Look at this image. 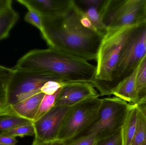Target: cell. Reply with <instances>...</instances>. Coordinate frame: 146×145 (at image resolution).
Here are the masks:
<instances>
[{
  "instance_id": "cell-21",
  "label": "cell",
  "mask_w": 146,
  "mask_h": 145,
  "mask_svg": "<svg viewBox=\"0 0 146 145\" xmlns=\"http://www.w3.org/2000/svg\"><path fill=\"white\" fill-rule=\"evenodd\" d=\"M61 89L52 95L44 94L33 121H36L54 106L56 100L60 93Z\"/></svg>"
},
{
  "instance_id": "cell-12",
  "label": "cell",
  "mask_w": 146,
  "mask_h": 145,
  "mask_svg": "<svg viewBox=\"0 0 146 145\" xmlns=\"http://www.w3.org/2000/svg\"><path fill=\"white\" fill-rule=\"evenodd\" d=\"M139 66L131 75L120 82L112 89V94L129 104L137 103L139 97L136 91V79Z\"/></svg>"
},
{
  "instance_id": "cell-2",
  "label": "cell",
  "mask_w": 146,
  "mask_h": 145,
  "mask_svg": "<svg viewBox=\"0 0 146 145\" xmlns=\"http://www.w3.org/2000/svg\"><path fill=\"white\" fill-rule=\"evenodd\" d=\"M13 69L51 73L66 82L92 84L96 72V66L87 60L50 47L31 50L19 59Z\"/></svg>"
},
{
  "instance_id": "cell-33",
  "label": "cell",
  "mask_w": 146,
  "mask_h": 145,
  "mask_svg": "<svg viewBox=\"0 0 146 145\" xmlns=\"http://www.w3.org/2000/svg\"><path fill=\"white\" fill-rule=\"evenodd\" d=\"M13 72V69L0 65V77L9 76L12 74Z\"/></svg>"
},
{
  "instance_id": "cell-22",
  "label": "cell",
  "mask_w": 146,
  "mask_h": 145,
  "mask_svg": "<svg viewBox=\"0 0 146 145\" xmlns=\"http://www.w3.org/2000/svg\"><path fill=\"white\" fill-rule=\"evenodd\" d=\"M28 12L25 17V21L36 27L41 32L43 39L47 41V36L43 22L42 16L34 10L28 9Z\"/></svg>"
},
{
  "instance_id": "cell-25",
  "label": "cell",
  "mask_w": 146,
  "mask_h": 145,
  "mask_svg": "<svg viewBox=\"0 0 146 145\" xmlns=\"http://www.w3.org/2000/svg\"><path fill=\"white\" fill-rule=\"evenodd\" d=\"M95 145H122L121 128L111 135L99 140Z\"/></svg>"
},
{
  "instance_id": "cell-11",
  "label": "cell",
  "mask_w": 146,
  "mask_h": 145,
  "mask_svg": "<svg viewBox=\"0 0 146 145\" xmlns=\"http://www.w3.org/2000/svg\"><path fill=\"white\" fill-rule=\"evenodd\" d=\"M17 1L27 9H33L42 17L64 14L74 3V0H18Z\"/></svg>"
},
{
  "instance_id": "cell-5",
  "label": "cell",
  "mask_w": 146,
  "mask_h": 145,
  "mask_svg": "<svg viewBox=\"0 0 146 145\" xmlns=\"http://www.w3.org/2000/svg\"><path fill=\"white\" fill-rule=\"evenodd\" d=\"M101 100L91 97L69 107L57 140L66 143L87 130L97 118Z\"/></svg>"
},
{
  "instance_id": "cell-19",
  "label": "cell",
  "mask_w": 146,
  "mask_h": 145,
  "mask_svg": "<svg viewBox=\"0 0 146 145\" xmlns=\"http://www.w3.org/2000/svg\"><path fill=\"white\" fill-rule=\"evenodd\" d=\"M136 87L139 99L146 90V56L139 65L136 76Z\"/></svg>"
},
{
  "instance_id": "cell-7",
  "label": "cell",
  "mask_w": 146,
  "mask_h": 145,
  "mask_svg": "<svg viewBox=\"0 0 146 145\" xmlns=\"http://www.w3.org/2000/svg\"><path fill=\"white\" fill-rule=\"evenodd\" d=\"M146 23L138 26L129 38L120 55L109 85L111 95L112 89L131 75L146 56L145 43Z\"/></svg>"
},
{
  "instance_id": "cell-8",
  "label": "cell",
  "mask_w": 146,
  "mask_h": 145,
  "mask_svg": "<svg viewBox=\"0 0 146 145\" xmlns=\"http://www.w3.org/2000/svg\"><path fill=\"white\" fill-rule=\"evenodd\" d=\"M129 104L116 97L102 99L97 118L84 135L95 134L100 140L114 133L121 127Z\"/></svg>"
},
{
  "instance_id": "cell-1",
  "label": "cell",
  "mask_w": 146,
  "mask_h": 145,
  "mask_svg": "<svg viewBox=\"0 0 146 145\" xmlns=\"http://www.w3.org/2000/svg\"><path fill=\"white\" fill-rule=\"evenodd\" d=\"M42 18L49 47L87 61L96 60L106 32L94 29L75 1L64 14Z\"/></svg>"
},
{
  "instance_id": "cell-28",
  "label": "cell",
  "mask_w": 146,
  "mask_h": 145,
  "mask_svg": "<svg viewBox=\"0 0 146 145\" xmlns=\"http://www.w3.org/2000/svg\"><path fill=\"white\" fill-rule=\"evenodd\" d=\"M18 141L15 138L0 133V143L7 145H16Z\"/></svg>"
},
{
  "instance_id": "cell-32",
  "label": "cell",
  "mask_w": 146,
  "mask_h": 145,
  "mask_svg": "<svg viewBox=\"0 0 146 145\" xmlns=\"http://www.w3.org/2000/svg\"><path fill=\"white\" fill-rule=\"evenodd\" d=\"M135 104L146 116V95L141 97Z\"/></svg>"
},
{
  "instance_id": "cell-29",
  "label": "cell",
  "mask_w": 146,
  "mask_h": 145,
  "mask_svg": "<svg viewBox=\"0 0 146 145\" xmlns=\"http://www.w3.org/2000/svg\"><path fill=\"white\" fill-rule=\"evenodd\" d=\"M32 145H66V143L58 140L52 141H44L35 138Z\"/></svg>"
},
{
  "instance_id": "cell-38",
  "label": "cell",
  "mask_w": 146,
  "mask_h": 145,
  "mask_svg": "<svg viewBox=\"0 0 146 145\" xmlns=\"http://www.w3.org/2000/svg\"></svg>"
},
{
  "instance_id": "cell-9",
  "label": "cell",
  "mask_w": 146,
  "mask_h": 145,
  "mask_svg": "<svg viewBox=\"0 0 146 145\" xmlns=\"http://www.w3.org/2000/svg\"><path fill=\"white\" fill-rule=\"evenodd\" d=\"M69 107L54 106L36 121L33 122L35 129V138L44 141L57 140Z\"/></svg>"
},
{
  "instance_id": "cell-27",
  "label": "cell",
  "mask_w": 146,
  "mask_h": 145,
  "mask_svg": "<svg viewBox=\"0 0 146 145\" xmlns=\"http://www.w3.org/2000/svg\"><path fill=\"white\" fill-rule=\"evenodd\" d=\"M105 0H80L76 1V3L79 7L83 8H80L84 9L90 8L98 9L100 12L101 8L104 3Z\"/></svg>"
},
{
  "instance_id": "cell-20",
  "label": "cell",
  "mask_w": 146,
  "mask_h": 145,
  "mask_svg": "<svg viewBox=\"0 0 146 145\" xmlns=\"http://www.w3.org/2000/svg\"><path fill=\"white\" fill-rule=\"evenodd\" d=\"M1 133L12 137L23 138L25 136H35V129L33 122L19 126L8 131L1 132Z\"/></svg>"
},
{
  "instance_id": "cell-23",
  "label": "cell",
  "mask_w": 146,
  "mask_h": 145,
  "mask_svg": "<svg viewBox=\"0 0 146 145\" xmlns=\"http://www.w3.org/2000/svg\"><path fill=\"white\" fill-rule=\"evenodd\" d=\"M95 134L86 135L66 142V145H95L99 140Z\"/></svg>"
},
{
  "instance_id": "cell-6",
  "label": "cell",
  "mask_w": 146,
  "mask_h": 145,
  "mask_svg": "<svg viewBox=\"0 0 146 145\" xmlns=\"http://www.w3.org/2000/svg\"><path fill=\"white\" fill-rule=\"evenodd\" d=\"M8 82V104L13 105L41 92L43 85L50 81H64L51 73L15 70Z\"/></svg>"
},
{
  "instance_id": "cell-24",
  "label": "cell",
  "mask_w": 146,
  "mask_h": 145,
  "mask_svg": "<svg viewBox=\"0 0 146 145\" xmlns=\"http://www.w3.org/2000/svg\"><path fill=\"white\" fill-rule=\"evenodd\" d=\"M10 76L0 77V110L6 108L9 106L8 104V82Z\"/></svg>"
},
{
  "instance_id": "cell-17",
  "label": "cell",
  "mask_w": 146,
  "mask_h": 145,
  "mask_svg": "<svg viewBox=\"0 0 146 145\" xmlns=\"http://www.w3.org/2000/svg\"><path fill=\"white\" fill-rule=\"evenodd\" d=\"M81 9L95 30L100 32H106V29L103 23L101 13L99 9L94 8Z\"/></svg>"
},
{
  "instance_id": "cell-14",
  "label": "cell",
  "mask_w": 146,
  "mask_h": 145,
  "mask_svg": "<svg viewBox=\"0 0 146 145\" xmlns=\"http://www.w3.org/2000/svg\"><path fill=\"white\" fill-rule=\"evenodd\" d=\"M138 121V106L129 104L121 127L122 145H131L136 131Z\"/></svg>"
},
{
  "instance_id": "cell-18",
  "label": "cell",
  "mask_w": 146,
  "mask_h": 145,
  "mask_svg": "<svg viewBox=\"0 0 146 145\" xmlns=\"http://www.w3.org/2000/svg\"><path fill=\"white\" fill-rule=\"evenodd\" d=\"M32 122L15 116H4L0 117V132L8 131L19 126Z\"/></svg>"
},
{
  "instance_id": "cell-16",
  "label": "cell",
  "mask_w": 146,
  "mask_h": 145,
  "mask_svg": "<svg viewBox=\"0 0 146 145\" xmlns=\"http://www.w3.org/2000/svg\"><path fill=\"white\" fill-rule=\"evenodd\" d=\"M138 106V121L134 137L131 145H142L146 142V116Z\"/></svg>"
},
{
  "instance_id": "cell-13",
  "label": "cell",
  "mask_w": 146,
  "mask_h": 145,
  "mask_svg": "<svg viewBox=\"0 0 146 145\" xmlns=\"http://www.w3.org/2000/svg\"><path fill=\"white\" fill-rule=\"evenodd\" d=\"M44 94L40 92L10 106L16 116L33 122Z\"/></svg>"
},
{
  "instance_id": "cell-35",
  "label": "cell",
  "mask_w": 146,
  "mask_h": 145,
  "mask_svg": "<svg viewBox=\"0 0 146 145\" xmlns=\"http://www.w3.org/2000/svg\"><path fill=\"white\" fill-rule=\"evenodd\" d=\"M145 95H146V90L145 92V93H144V95H143V96H145ZM143 96H142V97H143Z\"/></svg>"
},
{
  "instance_id": "cell-4",
  "label": "cell",
  "mask_w": 146,
  "mask_h": 145,
  "mask_svg": "<svg viewBox=\"0 0 146 145\" xmlns=\"http://www.w3.org/2000/svg\"><path fill=\"white\" fill-rule=\"evenodd\" d=\"M146 0H105L100 10L106 30L146 23Z\"/></svg>"
},
{
  "instance_id": "cell-37",
  "label": "cell",
  "mask_w": 146,
  "mask_h": 145,
  "mask_svg": "<svg viewBox=\"0 0 146 145\" xmlns=\"http://www.w3.org/2000/svg\"><path fill=\"white\" fill-rule=\"evenodd\" d=\"M142 145H146V142L145 143V144H143Z\"/></svg>"
},
{
  "instance_id": "cell-31",
  "label": "cell",
  "mask_w": 146,
  "mask_h": 145,
  "mask_svg": "<svg viewBox=\"0 0 146 145\" xmlns=\"http://www.w3.org/2000/svg\"><path fill=\"white\" fill-rule=\"evenodd\" d=\"M4 116H15L16 115L13 111L10 106H8L6 108L0 110V117Z\"/></svg>"
},
{
  "instance_id": "cell-30",
  "label": "cell",
  "mask_w": 146,
  "mask_h": 145,
  "mask_svg": "<svg viewBox=\"0 0 146 145\" xmlns=\"http://www.w3.org/2000/svg\"><path fill=\"white\" fill-rule=\"evenodd\" d=\"M12 7L11 0H0V14Z\"/></svg>"
},
{
  "instance_id": "cell-10",
  "label": "cell",
  "mask_w": 146,
  "mask_h": 145,
  "mask_svg": "<svg viewBox=\"0 0 146 145\" xmlns=\"http://www.w3.org/2000/svg\"><path fill=\"white\" fill-rule=\"evenodd\" d=\"M99 96L94 86L90 83H66L61 89L54 106L71 107L88 98Z\"/></svg>"
},
{
  "instance_id": "cell-36",
  "label": "cell",
  "mask_w": 146,
  "mask_h": 145,
  "mask_svg": "<svg viewBox=\"0 0 146 145\" xmlns=\"http://www.w3.org/2000/svg\"><path fill=\"white\" fill-rule=\"evenodd\" d=\"M0 145H7L3 144H1V143H0Z\"/></svg>"
},
{
  "instance_id": "cell-15",
  "label": "cell",
  "mask_w": 146,
  "mask_h": 145,
  "mask_svg": "<svg viewBox=\"0 0 146 145\" xmlns=\"http://www.w3.org/2000/svg\"><path fill=\"white\" fill-rule=\"evenodd\" d=\"M19 19V13L12 7L0 14V41L8 37Z\"/></svg>"
},
{
  "instance_id": "cell-34",
  "label": "cell",
  "mask_w": 146,
  "mask_h": 145,
  "mask_svg": "<svg viewBox=\"0 0 146 145\" xmlns=\"http://www.w3.org/2000/svg\"><path fill=\"white\" fill-rule=\"evenodd\" d=\"M145 47H146V35H145Z\"/></svg>"
},
{
  "instance_id": "cell-26",
  "label": "cell",
  "mask_w": 146,
  "mask_h": 145,
  "mask_svg": "<svg viewBox=\"0 0 146 145\" xmlns=\"http://www.w3.org/2000/svg\"><path fill=\"white\" fill-rule=\"evenodd\" d=\"M66 82L50 81L46 82L41 89V92L47 95H52L62 87Z\"/></svg>"
},
{
  "instance_id": "cell-3",
  "label": "cell",
  "mask_w": 146,
  "mask_h": 145,
  "mask_svg": "<svg viewBox=\"0 0 146 145\" xmlns=\"http://www.w3.org/2000/svg\"><path fill=\"white\" fill-rule=\"evenodd\" d=\"M139 25L106 30L98 52L96 75L92 83L100 96L111 95L109 87L113 72L123 50Z\"/></svg>"
}]
</instances>
